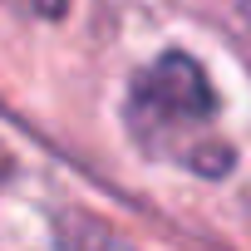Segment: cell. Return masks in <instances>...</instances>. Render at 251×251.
<instances>
[{"instance_id":"6da1fadb","label":"cell","mask_w":251,"mask_h":251,"mask_svg":"<svg viewBox=\"0 0 251 251\" xmlns=\"http://www.w3.org/2000/svg\"><path fill=\"white\" fill-rule=\"evenodd\" d=\"M123 123L158 163H182L202 177H222L231 168V148L217 138V89L182 50H168L133 74Z\"/></svg>"},{"instance_id":"7a4b0ae2","label":"cell","mask_w":251,"mask_h":251,"mask_svg":"<svg viewBox=\"0 0 251 251\" xmlns=\"http://www.w3.org/2000/svg\"><path fill=\"white\" fill-rule=\"evenodd\" d=\"M54 251H133V246L89 212H59L54 217Z\"/></svg>"},{"instance_id":"3957f363","label":"cell","mask_w":251,"mask_h":251,"mask_svg":"<svg viewBox=\"0 0 251 251\" xmlns=\"http://www.w3.org/2000/svg\"><path fill=\"white\" fill-rule=\"evenodd\" d=\"M15 5H30L35 15H59V10H64V0H15Z\"/></svg>"},{"instance_id":"277c9868","label":"cell","mask_w":251,"mask_h":251,"mask_svg":"<svg viewBox=\"0 0 251 251\" xmlns=\"http://www.w3.org/2000/svg\"><path fill=\"white\" fill-rule=\"evenodd\" d=\"M246 10H251V0H246Z\"/></svg>"}]
</instances>
